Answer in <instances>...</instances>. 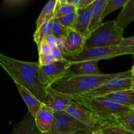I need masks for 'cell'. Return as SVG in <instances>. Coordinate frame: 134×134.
I'll return each mask as SVG.
<instances>
[{
	"label": "cell",
	"instance_id": "5b68a950",
	"mask_svg": "<svg viewBox=\"0 0 134 134\" xmlns=\"http://www.w3.org/2000/svg\"><path fill=\"white\" fill-rule=\"evenodd\" d=\"M127 54L134 55V47H92L85 48L79 54L70 56H64V58L71 64L90 60H97L113 58L119 56Z\"/></svg>",
	"mask_w": 134,
	"mask_h": 134
},
{
	"label": "cell",
	"instance_id": "e0dca14e",
	"mask_svg": "<svg viewBox=\"0 0 134 134\" xmlns=\"http://www.w3.org/2000/svg\"><path fill=\"white\" fill-rule=\"evenodd\" d=\"M108 0H95L93 3L91 22L89 27L90 35L102 25L103 14Z\"/></svg>",
	"mask_w": 134,
	"mask_h": 134
},
{
	"label": "cell",
	"instance_id": "ac0fdd59",
	"mask_svg": "<svg viewBox=\"0 0 134 134\" xmlns=\"http://www.w3.org/2000/svg\"><path fill=\"white\" fill-rule=\"evenodd\" d=\"M134 20V0H128L115 20L119 27L124 31Z\"/></svg>",
	"mask_w": 134,
	"mask_h": 134
},
{
	"label": "cell",
	"instance_id": "4fadbf2b",
	"mask_svg": "<svg viewBox=\"0 0 134 134\" xmlns=\"http://www.w3.org/2000/svg\"><path fill=\"white\" fill-rule=\"evenodd\" d=\"M93 3L87 8L77 10V20L75 30L85 37L86 39L90 37L89 27L91 22Z\"/></svg>",
	"mask_w": 134,
	"mask_h": 134
},
{
	"label": "cell",
	"instance_id": "ab89813d",
	"mask_svg": "<svg viewBox=\"0 0 134 134\" xmlns=\"http://www.w3.org/2000/svg\"><path fill=\"white\" fill-rule=\"evenodd\" d=\"M133 92H134V86H133ZM133 109L134 110V105H133Z\"/></svg>",
	"mask_w": 134,
	"mask_h": 134
},
{
	"label": "cell",
	"instance_id": "8fae6325",
	"mask_svg": "<svg viewBox=\"0 0 134 134\" xmlns=\"http://www.w3.org/2000/svg\"><path fill=\"white\" fill-rule=\"evenodd\" d=\"M71 64L66 59L58 60L54 64L41 66L42 71L47 77L51 85L55 81L71 71Z\"/></svg>",
	"mask_w": 134,
	"mask_h": 134
},
{
	"label": "cell",
	"instance_id": "ffe728a7",
	"mask_svg": "<svg viewBox=\"0 0 134 134\" xmlns=\"http://www.w3.org/2000/svg\"><path fill=\"white\" fill-rule=\"evenodd\" d=\"M56 4H57V0H50L44 5L35 22L36 29L39 28L45 22L54 18Z\"/></svg>",
	"mask_w": 134,
	"mask_h": 134
},
{
	"label": "cell",
	"instance_id": "6da1fadb",
	"mask_svg": "<svg viewBox=\"0 0 134 134\" xmlns=\"http://www.w3.org/2000/svg\"><path fill=\"white\" fill-rule=\"evenodd\" d=\"M0 65L14 81L44 103L51 82L42 71L39 62H26L0 54Z\"/></svg>",
	"mask_w": 134,
	"mask_h": 134
},
{
	"label": "cell",
	"instance_id": "2e32d148",
	"mask_svg": "<svg viewBox=\"0 0 134 134\" xmlns=\"http://www.w3.org/2000/svg\"><path fill=\"white\" fill-rule=\"evenodd\" d=\"M98 62L97 60H90L80 62H75L71 64V71L77 75H100L102 74L98 67Z\"/></svg>",
	"mask_w": 134,
	"mask_h": 134
},
{
	"label": "cell",
	"instance_id": "7a4b0ae2",
	"mask_svg": "<svg viewBox=\"0 0 134 134\" xmlns=\"http://www.w3.org/2000/svg\"><path fill=\"white\" fill-rule=\"evenodd\" d=\"M133 77L132 69L116 73L100 75H77L70 71L51 85L57 91L73 96H81L96 90L105 83L119 77Z\"/></svg>",
	"mask_w": 134,
	"mask_h": 134
},
{
	"label": "cell",
	"instance_id": "9c48e42d",
	"mask_svg": "<svg viewBox=\"0 0 134 134\" xmlns=\"http://www.w3.org/2000/svg\"><path fill=\"white\" fill-rule=\"evenodd\" d=\"M73 100L74 96H73L57 91L50 86L47 90L43 104L52 109L54 111H65Z\"/></svg>",
	"mask_w": 134,
	"mask_h": 134
},
{
	"label": "cell",
	"instance_id": "5bb4252c",
	"mask_svg": "<svg viewBox=\"0 0 134 134\" xmlns=\"http://www.w3.org/2000/svg\"><path fill=\"white\" fill-rule=\"evenodd\" d=\"M15 85L18 88L21 97L28 108V112L31 114V116L34 119H35L37 114L41 109L43 103L41 101H39L35 96L33 95L30 91H28L27 89L20 86L18 84H15Z\"/></svg>",
	"mask_w": 134,
	"mask_h": 134
},
{
	"label": "cell",
	"instance_id": "4316f807",
	"mask_svg": "<svg viewBox=\"0 0 134 134\" xmlns=\"http://www.w3.org/2000/svg\"><path fill=\"white\" fill-rule=\"evenodd\" d=\"M58 19L61 22L62 24L64 25L67 28L75 30L77 20V11L67 14V15L64 16L62 17H60Z\"/></svg>",
	"mask_w": 134,
	"mask_h": 134
},
{
	"label": "cell",
	"instance_id": "d6a6232c",
	"mask_svg": "<svg viewBox=\"0 0 134 134\" xmlns=\"http://www.w3.org/2000/svg\"><path fill=\"white\" fill-rule=\"evenodd\" d=\"M119 45L122 47H134V35L128 38H124Z\"/></svg>",
	"mask_w": 134,
	"mask_h": 134
},
{
	"label": "cell",
	"instance_id": "74e56055",
	"mask_svg": "<svg viewBox=\"0 0 134 134\" xmlns=\"http://www.w3.org/2000/svg\"><path fill=\"white\" fill-rule=\"evenodd\" d=\"M92 132H87V133H82V134H91Z\"/></svg>",
	"mask_w": 134,
	"mask_h": 134
},
{
	"label": "cell",
	"instance_id": "836d02e7",
	"mask_svg": "<svg viewBox=\"0 0 134 134\" xmlns=\"http://www.w3.org/2000/svg\"><path fill=\"white\" fill-rule=\"evenodd\" d=\"M44 40H45L48 43V44L52 47V48L56 47V38L53 34H50V35L46 36Z\"/></svg>",
	"mask_w": 134,
	"mask_h": 134
},
{
	"label": "cell",
	"instance_id": "7c38bea8",
	"mask_svg": "<svg viewBox=\"0 0 134 134\" xmlns=\"http://www.w3.org/2000/svg\"><path fill=\"white\" fill-rule=\"evenodd\" d=\"M54 114V111L43 105L37 113L35 120L37 128L43 134H52L53 131Z\"/></svg>",
	"mask_w": 134,
	"mask_h": 134
},
{
	"label": "cell",
	"instance_id": "cb8c5ba5",
	"mask_svg": "<svg viewBox=\"0 0 134 134\" xmlns=\"http://www.w3.org/2000/svg\"><path fill=\"white\" fill-rule=\"evenodd\" d=\"M128 1V0H108L105 8L104 12H103V16H102L103 20L108 14L115 11L116 9L124 7Z\"/></svg>",
	"mask_w": 134,
	"mask_h": 134
},
{
	"label": "cell",
	"instance_id": "f35d334b",
	"mask_svg": "<svg viewBox=\"0 0 134 134\" xmlns=\"http://www.w3.org/2000/svg\"><path fill=\"white\" fill-rule=\"evenodd\" d=\"M82 133H80V132H79V133H69V134H82Z\"/></svg>",
	"mask_w": 134,
	"mask_h": 134
},
{
	"label": "cell",
	"instance_id": "f1b7e54d",
	"mask_svg": "<svg viewBox=\"0 0 134 134\" xmlns=\"http://www.w3.org/2000/svg\"><path fill=\"white\" fill-rule=\"evenodd\" d=\"M95 0H67V3L73 5L77 10L87 8L94 2Z\"/></svg>",
	"mask_w": 134,
	"mask_h": 134
},
{
	"label": "cell",
	"instance_id": "8d00e7d4",
	"mask_svg": "<svg viewBox=\"0 0 134 134\" xmlns=\"http://www.w3.org/2000/svg\"><path fill=\"white\" fill-rule=\"evenodd\" d=\"M132 75L134 77V64H133V66H132Z\"/></svg>",
	"mask_w": 134,
	"mask_h": 134
},
{
	"label": "cell",
	"instance_id": "e575fe53",
	"mask_svg": "<svg viewBox=\"0 0 134 134\" xmlns=\"http://www.w3.org/2000/svg\"><path fill=\"white\" fill-rule=\"evenodd\" d=\"M64 40H65V38L64 37L56 38V47H58V48L62 52H63V48H64Z\"/></svg>",
	"mask_w": 134,
	"mask_h": 134
},
{
	"label": "cell",
	"instance_id": "f546056e",
	"mask_svg": "<svg viewBox=\"0 0 134 134\" xmlns=\"http://www.w3.org/2000/svg\"><path fill=\"white\" fill-rule=\"evenodd\" d=\"M58 61L51 54H39V62L41 66L50 65Z\"/></svg>",
	"mask_w": 134,
	"mask_h": 134
},
{
	"label": "cell",
	"instance_id": "603a6c76",
	"mask_svg": "<svg viewBox=\"0 0 134 134\" xmlns=\"http://www.w3.org/2000/svg\"><path fill=\"white\" fill-rule=\"evenodd\" d=\"M77 11V8L71 4L68 3L67 0H57L54 18H60Z\"/></svg>",
	"mask_w": 134,
	"mask_h": 134
},
{
	"label": "cell",
	"instance_id": "1f68e13d",
	"mask_svg": "<svg viewBox=\"0 0 134 134\" xmlns=\"http://www.w3.org/2000/svg\"><path fill=\"white\" fill-rule=\"evenodd\" d=\"M51 54L56 59V60L58 61V60H62L64 58V55L63 54V52L59 49L58 47H55L52 49L51 51Z\"/></svg>",
	"mask_w": 134,
	"mask_h": 134
},
{
	"label": "cell",
	"instance_id": "ba28073f",
	"mask_svg": "<svg viewBox=\"0 0 134 134\" xmlns=\"http://www.w3.org/2000/svg\"><path fill=\"white\" fill-rule=\"evenodd\" d=\"M65 112L94 130H98L102 126V123L96 118L91 111L75 100L71 102Z\"/></svg>",
	"mask_w": 134,
	"mask_h": 134
},
{
	"label": "cell",
	"instance_id": "277c9868",
	"mask_svg": "<svg viewBox=\"0 0 134 134\" xmlns=\"http://www.w3.org/2000/svg\"><path fill=\"white\" fill-rule=\"evenodd\" d=\"M123 31L114 20L102 23L86 39L85 48L115 47L120 44Z\"/></svg>",
	"mask_w": 134,
	"mask_h": 134
},
{
	"label": "cell",
	"instance_id": "d4e9b609",
	"mask_svg": "<svg viewBox=\"0 0 134 134\" xmlns=\"http://www.w3.org/2000/svg\"><path fill=\"white\" fill-rule=\"evenodd\" d=\"M28 0H5L3 1L2 7L8 10H16L26 6Z\"/></svg>",
	"mask_w": 134,
	"mask_h": 134
},
{
	"label": "cell",
	"instance_id": "30bf717a",
	"mask_svg": "<svg viewBox=\"0 0 134 134\" xmlns=\"http://www.w3.org/2000/svg\"><path fill=\"white\" fill-rule=\"evenodd\" d=\"M86 39L75 30L69 29L65 38L63 48L64 56H70L79 54L85 48Z\"/></svg>",
	"mask_w": 134,
	"mask_h": 134
},
{
	"label": "cell",
	"instance_id": "d6986e66",
	"mask_svg": "<svg viewBox=\"0 0 134 134\" xmlns=\"http://www.w3.org/2000/svg\"><path fill=\"white\" fill-rule=\"evenodd\" d=\"M102 97L111 99L119 104L133 109L134 105V92L133 89L116 92Z\"/></svg>",
	"mask_w": 134,
	"mask_h": 134
},
{
	"label": "cell",
	"instance_id": "d590c367",
	"mask_svg": "<svg viewBox=\"0 0 134 134\" xmlns=\"http://www.w3.org/2000/svg\"><path fill=\"white\" fill-rule=\"evenodd\" d=\"M91 134H102V133L99 130H94V132H92Z\"/></svg>",
	"mask_w": 134,
	"mask_h": 134
},
{
	"label": "cell",
	"instance_id": "8992f818",
	"mask_svg": "<svg viewBox=\"0 0 134 134\" xmlns=\"http://www.w3.org/2000/svg\"><path fill=\"white\" fill-rule=\"evenodd\" d=\"M96 130L81 122L65 111H54L52 134L92 132Z\"/></svg>",
	"mask_w": 134,
	"mask_h": 134
},
{
	"label": "cell",
	"instance_id": "3957f363",
	"mask_svg": "<svg viewBox=\"0 0 134 134\" xmlns=\"http://www.w3.org/2000/svg\"><path fill=\"white\" fill-rule=\"evenodd\" d=\"M74 100L91 111L102 124L110 122L119 121L121 118L133 111L104 97L88 98L82 96H74Z\"/></svg>",
	"mask_w": 134,
	"mask_h": 134
},
{
	"label": "cell",
	"instance_id": "83f0119b",
	"mask_svg": "<svg viewBox=\"0 0 134 134\" xmlns=\"http://www.w3.org/2000/svg\"><path fill=\"white\" fill-rule=\"evenodd\" d=\"M127 129L134 133V110L119 120Z\"/></svg>",
	"mask_w": 134,
	"mask_h": 134
},
{
	"label": "cell",
	"instance_id": "4dcf8cb0",
	"mask_svg": "<svg viewBox=\"0 0 134 134\" xmlns=\"http://www.w3.org/2000/svg\"><path fill=\"white\" fill-rule=\"evenodd\" d=\"M52 47L48 44V43L45 40H43L38 47L39 54H50L52 51Z\"/></svg>",
	"mask_w": 134,
	"mask_h": 134
},
{
	"label": "cell",
	"instance_id": "7402d4cb",
	"mask_svg": "<svg viewBox=\"0 0 134 134\" xmlns=\"http://www.w3.org/2000/svg\"><path fill=\"white\" fill-rule=\"evenodd\" d=\"M54 18L45 22L39 28H37L35 30L34 35V40L37 45V47H39L40 44L44 40L46 36L50 35V34H52Z\"/></svg>",
	"mask_w": 134,
	"mask_h": 134
},
{
	"label": "cell",
	"instance_id": "44dd1931",
	"mask_svg": "<svg viewBox=\"0 0 134 134\" xmlns=\"http://www.w3.org/2000/svg\"><path fill=\"white\" fill-rule=\"evenodd\" d=\"M98 130L102 134H134L119 121L105 123Z\"/></svg>",
	"mask_w": 134,
	"mask_h": 134
},
{
	"label": "cell",
	"instance_id": "52a82bcc",
	"mask_svg": "<svg viewBox=\"0 0 134 134\" xmlns=\"http://www.w3.org/2000/svg\"><path fill=\"white\" fill-rule=\"evenodd\" d=\"M134 77H119L105 83L90 92L81 95L88 98L102 97L116 92L124 91L133 89Z\"/></svg>",
	"mask_w": 134,
	"mask_h": 134
},
{
	"label": "cell",
	"instance_id": "484cf974",
	"mask_svg": "<svg viewBox=\"0 0 134 134\" xmlns=\"http://www.w3.org/2000/svg\"><path fill=\"white\" fill-rule=\"evenodd\" d=\"M69 29L62 25L58 18H54L52 24V34H53L56 38L64 37L65 38L68 35Z\"/></svg>",
	"mask_w": 134,
	"mask_h": 134
},
{
	"label": "cell",
	"instance_id": "9a60e30c",
	"mask_svg": "<svg viewBox=\"0 0 134 134\" xmlns=\"http://www.w3.org/2000/svg\"><path fill=\"white\" fill-rule=\"evenodd\" d=\"M10 134H43L37 128L35 119L29 112L14 126Z\"/></svg>",
	"mask_w": 134,
	"mask_h": 134
}]
</instances>
